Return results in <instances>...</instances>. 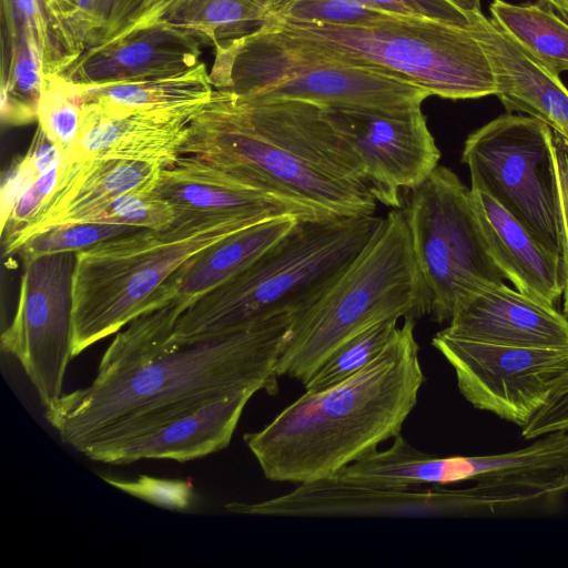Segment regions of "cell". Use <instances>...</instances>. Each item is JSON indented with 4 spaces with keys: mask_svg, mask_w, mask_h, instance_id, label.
Masks as SVG:
<instances>
[{
    "mask_svg": "<svg viewBox=\"0 0 568 568\" xmlns=\"http://www.w3.org/2000/svg\"><path fill=\"white\" fill-rule=\"evenodd\" d=\"M190 119L172 112H140L82 125L62 162L119 159L170 168L183 155Z\"/></svg>",
    "mask_w": 568,
    "mask_h": 568,
    "instance_id": "7402d4cb",
    "label": "cell"
},
{
    "mask_svg": "<svg viewBox=\"0 0 568 568\" xmlns=\"http://www.w3.org/2000/svg\"><path fill=\"white\" fill-rule=\"evenodd\" d=\"M379 220L300 221L246 268L193 302L178 318L172 341L206 339L301 312L358 254Z\"/></svg>",
    "mask_w": 568,
    "mask_h": 568,
    "instance_id": "8992f818",
    "label": "cell"
},
{
    "mask_svg": "<svg viewBox=\"0 0 568 568\" xmlns=\"http://www.w3.org/2000/svg\"><path fill=\"white\" fill-rule=\"evenodd\" d=\"M63 71L94 45L100 30L95 0H40Z\"/></svg>",
    "mask_w": 568,
    "mask_h": 568,
    "instance_id": "f1b7e54d",
    "label": "cell"
},
{
    "mask_svg": "<svg viewBox=\"0 0 568 568\" xmlns=\"http://www.w3.org/2000/svg\"><path fill=\"white\" fill-rule=\"evenodd\" d=\"M286 0H170L162 20L219 44L251 34L273 18Z\"/></svg>",
    "mask_w": 568,
    "mask_h": 568,
    "instance_id": "d4e9b609",
    "label": "cell"
},
{
    "mask_svg": "<svg viewBox=\"0 0 568 568\" xmlns=\"http://www.w3.org/2000/svg\"><path fill=\"white\" fill-rule=\"evenodd\" d=\"M455 478H456V456H455ZM457 483V480H456Z\"/></svg>",
    "mask_w": 568,
    "mask_h": 568,
    "instance_id": "f6af8a7d",
    "label": "cell"
},
{
    "mask_svg": "<svg viewBox=\"0 0 568 568\" xmlns=\"http://www.w3.org/2000/svg\"><path fill=\"white\" fill-rule=\"evenodd\" d=\"M415 321L404 317L363 369L306 390L262 429L244 434L267 479L302 484L333 476L400 434L425 381Z\"/></svg>",
    "mask_w": 568,
    "mask_h": 568,
    "instance_id": "3957f363",
    "label": "cell"
},
{
    "mask_svg": "<svg viewBox=\"0 0 568 568\" xmlns=\"http://www.w3.org/2000/svg\"><path fill=\"white\" fill-rule=\"evenodd\" d=\"M445 331L497 345L568 347V317L504 282L479 287L455 310Z\"/></svg>",
    "mask_w": 568,
    "mask_h": 568,
    "instance_id": "e0dca14e",
    "label": "cell"
},
{
    "mask_svg": "<svg viewBox=\"0 0 568 568\" xmlns=\"http://www.w3.org/2000/svg\"><path fill=\"white\" fill-rule=\"evenodd\" d=\"M471 18L506 111L532 116L568 140V88L559 74L519 48L481 11Z\"/></svg>",
    "mask_w": 568,
    "mask_h": 568,
    "instance_id": "ffe728a7",
    "label": "cell"
},
{
    "mask_svg": "<svg viewBox=\"0 0 568 568\" xmlns=\"http://www.w3.org/2000/svg\"><path fill=\"white\" fill-rule=\"evenodd\" d=\"M298 222L292 215L268 219L212 245L178 274V295L174 300L185 311L204 294L246 268Z\"/></svg>",
    "mask_w": 568,
    "mask_h": 568,
    "instance_id": "cb8c5ba5",
    "label": "cell"
},
{
    "mask_svg": "<svg viewBox=\"0 0 568 568\" xmlns=\"http://www.w3.org/2000/svg\"><path fill=\"white\" fill-rule=\"evenodd\" d=\"M257 393L246 389L225 396L143 435L91 447L92 460L124 465L140 459H197L229 446L243 409Z\"/></svg>",
    "mask_w": 568,
    "mask_h": 568,
    "instance_id": "ac0fdd59",
    "label": "cell"
},
{
    "mask_svg": "<svg viewBox=\"0 0 568 568\" xmlns=\"http://www.w3.org/2000/svg\"><path fill=\"white\" fill-rule=\"evenodd\" d=\"M183 312L173 300L133 320L116 333L93 381L45 408V419L64 444L83 455L91 447L149 433L237 392L277 393L276 364L295 314L175 343L171 337Z\"/></svg>",
    "mask_w": 568,
    "mask_h": 568,
    "instance_id": "6da1fadb",
    "label": "cell"
},
{
    "mask_svg": "<svg viewBox=\"0 0 568 568\" xmlns=\"http://www.w3.org/2000/svg\"><path fill=\"white\" fill-rule=\"evenodd\" d=\"M24 156L38 176L60 166L63 160L60 149L39 125Z\"/></svg>",
    "mask_w": 568,
    "mask_h": 568,
    "instance_id": "60d3db41",
    "label": "cell"
},
{
    "mask_svg": "<svg viewBox=\"0 0 568 568\" xmlns=\"http://www.w3.org/2000/svg\"><path fill=\"white\" fill-rule=\"evenodd\" d=\"M327 110L373 196L384 205L402 209V191L418 187L439 165L440 151L422 108Z\"/></svg>",
    "mask_w": 568,
    "mask_h": 568,
    "instance_id": "4fadbf2b",
    "label": "cell"
},
{
    "mask_svg": "<svg viewBox=\"0 0 568 568\" xmlns=\"http://www.w3.org/2000/svg\"><path fill=\"white\" fill-rule=\"evenodd\" d=\"M456 479H457V456H456ZM458 483V480H457Z\"/></svg>",
    "mask_w": 568,
    "mask_h": 568,
    "instance_id": "ee69618b",
    "label": "cell"
},
{
    "mask_svg": "<svg viewBox=\"0 0 568 568\" xmlns=\"http://www.w3.org/2000/svg\"><path fill=\"white\" fill-rule=\"evenodd\" d=\"M182 154L273 197L298 221L374 215L377 201L325 106L248 100L214 89L189 122Z\"/></svg>",
    "mask_w": 568,
    "mask_h": 568,
    "instance_id": "7a4b0ae2",
    "label": "cell"
},
{
    "mask_svg": "<svg viewBox=\"0 0 568 568\" xmlns=\"http://www.w3.org/2000/svg\"><path fill=\"white\" fill-rule=\"evenodd\" d=\"M60 166L39 175L19 195L7 219L1 223L2 244L28 225L39 212L57 185Z\"/></svg>",
    "mask_w": 568,
    "mask_h": 568,
    "instance_id": "d590c367",
    "label": "cell"
},
{
    "mask_svg": "<svg viewBox=\"0 0 568 568\" xmlns=\"http://www.w3.org/2000/svg\"><path fill=\"white\" fill-rule=\"evenodd\" d=\"M452 3H454L456 7L462 9L463 11L467 13H474L481 11L480 9V1L481 0H448Z\"/></svg>",
    "mask_w": 568,
    "mask_h": 568,
    "instance_id": "b9f144b4",
    "label": "cell"
},
{
    "mask_svg": "<svg viewBox=\"0 0 568 568\" xmlns=\"http://www.w3.org/2000/svg\"><path fill=\"white\" fill-rule=\"evenodd\" d=\"M489 12L509 39L546 68L557 74L568 71V21L547 2L493 0Z\"/></svg>",
    "mask_w": 568,
    "mask_h": 568,
    "instance_id": "484cf974",
    "label": "cell"
},
{
    "mask_svg": "<svg viewBox=\"0 0 568 568\" xmlns=\"http://www.w3.org/2000/svg\"><path fill=\"white\" fill-rule=\"evenodd\" d=\"M75 87L82 99L81 126L140 112H172L192 118L214 92L203 62L172 77Z\"/></svg>",
    "mask_w": 568,
    "mask_h": 568,
    "instance_id": "603a6c76",
    "label": "cell"
},
{
    "mask_svg": "<svg viewBox=\"0 0 568 568\" xmlns=\"http://www.w3.org/2000/svg\"><path fill=\"white\" fill-rule=\"evenodd\" d=\"M389 12L359 0H286L274 16L280 19L331 24H358Z\"/></svg>",
    "mask_w": 568,
    "mask_h": 568,
    "instance_id": "836d02e7",
    "label": "cell"
},
{
    "mask_svg": "<svg viewBox=\"0 0 568 568\" xmlns=\"http://www.w3.org/2000/svg\"><path fill=\"white\" fill-rule=\"evenodd\" d=\"M397 323L398 318L379 321L345 341L304 383L305 389H324L366 367L392 339Z\"/></svg>",
    "mask_w": 568,
    "mask_h": 568,
    "instance_id": "83f0119b",
    "label": "cell"
},
{
    "mask_svg": "<svg viewBox=\"0 0 568 568\" xmlns=\"http://www.w3.org/2000/svg\"><path fill=\"white\" fill-rule=\"evenodd\" d=\"M31 63L63 72L40 0H1V69Z\"/></svg>",
    "mask_w": 568,
    "mask_h": 568,
    "instance_id": "4316f807",
    "label": "cell"
},
{
    "mask_svg": "<svg viewBox=\"0 0 568 568\" xmlns=\"http://www.w3.org/2000/svg\"><path fill=\"white\" fill-rule=\"evenodd\" d=\"M552 130L526 115L505 113L473 131L462 161L471 189L486 192L544 246L560 255Z\"/></svg>",
    "mask_w": 568,
    "mask_h": 568,
    "instance_id": "30bf717a",
    "label": "cell"
},
{
    "mask_svg": "<svg viewBox=\"0 0 568 568\" xmlns=\"http://www.w3.org/2000/svg\"><path fill=\"white\" fill-rule=\"evenodd\" d=\"M429 315V296L400 209L381 217L358 254L295 314L276 373L303 384L345 341L379 321Z\"/></svg>",
    "mask_w": 568,
    "mask_h": 568,
    "instance_id": "52a82bcc",
    "label": "cell"
},
{
    "mask_svg": "<svg viewBox=\"0 0 568 568\" xmlns=\"http://www.w3.org/2000/svg\"><path fill=\"white\" fill-rule=\"evenodd\" d=\"M138 230L140 229L99 223L63 225L31 237L18 253L26 263L47 254L78 252Z\"/></svg>",
    "mask_w": 568,
    "mask_h": 568,
    "instance_id": "4dcf8cb0",
    "label": "cell"
},
{
    "mask_svg": "<svg viewBox=\"0 0 568 568\" xmlns=\"http://www.w3.org/2000/svg\"><path fill=\"white\" fill-rule=\"evenodd\" d=\"M163 169L119 159L62 162L55 187L32 221L2 244L3 256L18 253L31 237L53 227L88 223L122 194H152Z\"/></svg>",
    "mask_w": 568,
    "mask_h": 568,
    "instance_id": "9a60e30c",
    "label": "cell"
},
{
    "mask_svg": "<svg viewBox=\"0 0 568 568\" xmlns=\"http://www.w3.org/2000/svg\"><path fill=\"white\" fill-rule=\"evenodd\" d=\"M224 509L254 516L437 518L473 515L481 511V505L475 486L394 489L329 476L263 501H231Z\"/></svg>",
    "mask_w": 568,
    "mask_h": 568,
    "instance_id": "5bb4252c",
    "label": "cell"
},
{
    "mask_svg": "<svg viewBox=\"0 0 568 568\" xmlns=\"http://www.w3.org/2000/svg\"><path fill=\"white\" fill-rule=\"evenodd\" d=\"M23 265L17 307L1 332V348L19 361L48 408L63 394L72 358L75 252L42 255Z\"/></svg>",
    "mask_w": 568,
    "mask_h": 568,
    "instance_id": "8fae6325",
    "label": "cell"
},
{
    "mask_svg": "<svg viewBox=\"0 0 568 568\" xmlns=\"http://www.w3.org/2000/svg\"><path fill=\"white\" fill-rule=\"evenodd\" d=\"M81 114L82 99L77 87L60 74H43L37 121L60 149L63 160L79 135Z\"/></svg>",
    "mask_w": 568,
    "mask_h": 568,
    "instance_id": "f546056e",
    "label": "cell"
},
{
    "mask_svg": "<svg viewBox=\"0 0 568 568\" xmlns=\"http://www.w3.org/2000/svg\"><path fill=\"white\" fill-rule=\"evenodd\" d=\"M551 143L557 186L560 256L564 265L562 308L564 314L568 317V140L552 130Z\"/></svg>",
    "mask_w": 568,
    "mask_h": 568,
    "instance_id": "8d00e7d4",
    "label": "cell"
},
{
    "mask_svg": "<svg viewBox=\"0 0 568 568\" xmlns=\"http://www.w3.org/2000/svg\"><path fill=\"white\" fill-rule=\"evenodd\" d=\"M164 3L165 0H95L100 30L93 47L159 22Z\"/></svg>",
    "mask_w": 568,
    "mask_h": 568,
    "instance_id": "d6a6232c",
    "label": "cell"
},
{
    "mask_svg": "<svg viewBox=\"0 0 568 568\" xmlns=\"http://www.w3.org/2000/svg\"><path fill=\"white\" fill-rule=\"evenodd\" d=\"M258 30L302 52L379 70L443 99L497 93L494 70L474 22L459 26L394 13L358 24L273 17Z\"/></svg>",
    "mask_w": 568,
    "mask_h": 568,
    "instance_id": "277c9868",
    "label": "cell"
},
{
    "mask_svg": "<svg viewBox=\"0 0 568 568\" xmlns=\"http://www.w3.org/2000/svg\"><path fill=\"white\" fill-rule=\"evenodd\" d=\"M88 223L164 231L176 223V212L169 202L153 194L126 193L115 197Z\"/></svg>",
    "mask_w": 568,
    "mask_h": 568,
    "instance_id": "1f68e13d",
    "label": "cell"
},
{
    "mask_svg": "<svg viewBox=\"0 0 568 568\" xmlns=\"http://www.w3.org/2000/svg\"><path fill=\"white\" fill-rule=\"evenodd\" d=\"M471 201L494 263L520 293L555 306L564 293L561 256L544 246L514 215L484 191Z\"/></svg>",
    "mask_w": 568,
    "mask_h": 568,
    "instance_id": "44dd1931",
    "label": "cell"
},
{
    "mask_svg": "<svg viewBox=\"0 0 568 568\" xmlns=\"http://www.w3.org/2000/svg\"><path fill=\"white\" fill-rule=\"evenodd\" d=\"M568 21V0H544Z\"/></svg>",
    "mask_w": 568,
    "mask_h": 568,
    "instance_id": "7bdbcfd3",
    "label": "cell"
},
{
    "mask_svg": "<svg viewBox=\"0 0 568 568\" xmlns=\"http://www.w3.org/2000/svg\"><path fill=\"white\" fill-rule=\"evenodd\" d=\"M414 256L429 296V316L450 321L455 310L487 283H501L466 186L438 165L402 206Z\"/></svg>",
    "mask_w": 568,
    "mask_h": 568,
    "instance_id": "9c48e42d",
    "label": "cell"
},
{
    "mask_svg": "<svg viewBox=\"0 0 568 568\" xmlns=\"http://www.w3.org/2000/svg\"><path fill=\"white\" fill-rule=\"evenodd\" d=\"M556 432H568V371L552 386L544 405L521 427L525 439Z\"/></svg>",
    "mask_w": 568,
    "mask_h": 568,
    "instance_id": "74e56055",
    "label": "cell"
},
{
    "mask_svg": "<svg viewBox=\"0 0 568 568\" xmlns=\"http://www.w3.org/2000/svg\"><path fill=\"white\" fill-rule=\"evenodd\" d=\"M373 8L402 16L425 17L459 26H470L467 13L448 0H359Z\"/></svg>",
    "mask_w": 568,
    "mask_h": 568,
    "instance_id": "f35d334b",
    "label": "cell"
},
{
    "mask_svg": "<svg viewBox=\"0 0 568 568\" xmlns=\"http://www.w3.org/2000/svg\"><path fill=\"white\" fill-rule=\"evenodd\" d=\"M261 222L183 221L164 231L140 229L75 252L72 358L171 303L178 295V274L195 256Z\"/></svg>",
    "mask_w": 568,
    "mask_h": 568,
    "instance_id": "5b68a950",
    "label": "cell"
},
{
    "mask_svg": "<svg viewBox=\"0 0 568 568\" xmlns=\"http://www.w3.org/2000/svg\"><path fill=\"white\" fill-rule=\"evenodd\" d=\"M202 43L161 20L87 49L60 75L75 85L136 82L185 73L201 61Z\"/></svg>",
    "mask_w": 568,
    "mask_h": 568,
    "instance_id": "2e32d148",
    "label": "cell"
},
{
    "mask_svg": "<svg viewBox=\"0 0 568 568\" xmlns=\"http://www.w3.org/2000/svg\"><path fill=\"white\" fill-rule=\"evenodd\" d=\"M111 486L151 505L174 511L195 506L197 495L189 480L140 475L134 479L102 477Z\"/></svg>",
    "mask_w": 568,
    "mask_h": 568,
    "instance_id": "e575fe53",
    "label": "cell"
},
{
    "mask_svg": "<svg viewBox=\"0 0 568 568\" xmlns=\"http://www.w3.org/2000/svg\"><path fill=\"white\" fill-rule=\"evenodd\" d=\"M210 72L216 90L243 99H292L325 108H422L430 93L395 75L313 55L256 30L214 48Z\"/></svg>",
    "mask_w": 568,
    "mask_h": 568,
    "instance_id": "ba28073f",
    "label": "cell"
},
{
    "mask_svg": "<svg viewBox=\"0 0 568 568\" xmlns=\"http://www.w3.org/2000/svg\"><path fill=\"white\" fill-rule=\"evenodd\" d=\"M432 345L455 371L462 395L476 408L524 427L568 371V347H519L459 338L445 329Z\"/></svg>",
    "mask_w": 568,
    "mask_h": 568,
    "instance_id": "7c38bea8",
    "label": "cell"
},
{
    "mask_svg": "<svg viewBox=\"0 0 568 568\" xmlns=\"http://www.w3.org/2000/svg\"><path fill=\"white\" fill-rule=\"evenodd\" d=\"M38 178L23 155L13 163L1 189V223L7 219L19 195Z\"/></svg>",
    "mask_w": 568,
    "mask_h": 568,
    "instance_id": "ab89813d",
    "label": "cell"
},
{
    "mask_svg": "<svg viewBox=\"0 0 568 568\" xmlns=\"http://www.w3.org/2000/svg\"><path fill=\"white\" fill-rule=\"evenodd\" d=\"M152 194L174 207L176 222L209 219L265 221L292 215L273 197L224 169L190 154L181 155L172 166L162 170Z\"/></svg>",
    "mask_w": 568,
    "mask_h": 568,
    "instance_id": "d6986e66",
    "label": "cell"
}]
</instances>
